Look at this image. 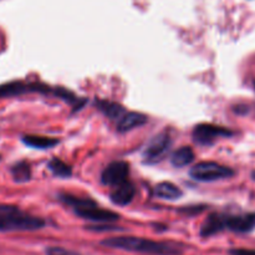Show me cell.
Returning a JSON list of instances; mask_svg holds the SVG:
<instances>
[{
    "mask_svg": "<svg viewBox=\"0 0 255 255\" xmlns=\"http://www.w3.org/2000/svg\"><path fill=\"white\" fill-rule=\"evenodd\" d=\"M106 248L121 249L126 252L143 253L149 255H181L182 249L166 242H156L138 237H114L101 242Z\"/></svg>",
    "mask_w": 255,
    "mask_h": 255,
    "instance_id": "obj_1",
    "label": "cell"
},
{
    "mask_svg": "<svg viewBox=\"0 0 255 255\" xmlns=\"http://www.w3.org/2000/svg\"><path fill=\"white\" fill-rule=\"evenodd\" d=\"M45 227V221L20 211L10 204H0V232L37 231Z\"/></svg>",
    "mask_w": 255,
    "mask_h": 255,
    "instance_id": "obj_2",
    "label": "cell"
},
{
    "mask_svg": "<svg viewBox=\"0 0 255 255\" xmlns=\"http://www.w3.org/2000/svg\"><path fill=\"white\" fill-rule=\"evenodd\" d=\"M189 174L198 182H216L231 178L234 176V171L217 162H201L191 169Z\"/></svg>",
    "mask_w": 255,
    "mask_h": 255,
    "instance_id": "obj_3",
    "label": "cell"
},
{
    "mask_svg": "<svg viewBox=\"0 0 255 255\" xmlns=\"http://www.w3.org/2000/svg\"><path fill=\"white\" fill-rule=\"evenodd\" d=\"M171 137H169V134L167 133L166 131L156 134V136L149 141V143L147 144L146 148H144V162L153 164L159 162L161 159H163V157L166 156L169 147H171Z\"/></svg>",
    "mask_w": 255,
    "mask_h": 255,
    "instance_id": "obj_4",
    "label": "cell"
},
{
    "mask_svg": "<svg viewBox=\"0 0 255 255\" xmlns=\"http://www.w3.org/2000/svg\"><path fill=\"white\" fill-rule=\"evenodd\" d=\"M232 134H233V132L224 128V127L214 126L211 124H201L194 127L192 136H193L196 143L207 146V144L213 143L218 137H229Z\"/></svg>",
    "mask_w": 255,
    "mask_h": 255,
    "instance_id": "obj_5",
    "label": "cell"
},
{
    "mask_svg": "<svg viewBox=\"0 0 255 255\" xmlns=\"http://www.w3.org/2000/svg\"><path fill=\"white\" fill-rule=\"evenodd\" d=\"M129 166L125 161H116L110 163L101 174V182L105 186L116 187L127 182Z\"/></svg>",
    "mask_w": 255,
    "mask_h": 255,
    "instance_id": "obj_6",
    "label": "cell"
},
{
    "mask_svg": "<svg viewBox=\"0 0 255 255\" xmlns=\"http://www.w3.org/2000/svg\"><path fill=\"white\" fill-rule=\"evenodd\" d=\"M50 87L45 86L42 84H37V82H32V84H27L24 81H11L6 82L4 85H0V97H12L19 96V95L27 94V92H41V94H46L50 92Z\"/></svg>",
    "mask_w": 255,
    "mask_h": 255,
    "instance_id": "obj_7",
    "label": "cell"
},
{
    "mask_svg": "<svg viewBox=\"0 0 255 255\" xmlns=\"http://www.w3.org/2000/svg\"><path fill=\"white\" fill-rule=\"evenodd\" d=\"M226 226L236 233H249L255 229V213L227 217Z\"/></svg>",
    "mask_w": 255,
    "mask_h": 255,
    "instance_id": "obj_8",
    "label": "cell"
},
{
    "mask_svg": "<svg viewBox=\"0 0 255 255\" xmlns=\"http://www.w3.org/2000/svg\"><path fill=\"white\" fill-rule=\"evenodd\" d=\"M75 213L77 214L79 217L84 219H89V221H94V222H115L117 219H120V216L115 212L111 211H106V209L99 208L97 206H92L89 207V208H84V209H79V211H75Z\"/></svg>",
    "mask_w": 255,
    "mask_h": 255,
    "instance_id": "obj_9",
    "label": "cell"
},
{
    "mask_svg": "<svg viewBox=\"0 0 255 255\" xmlns=\"http://www.w3.org/2000/svg\"><path fill=\"white\" fill-rule=\"evenodd\" d=\"M134 193H136L134 186L127 181L125 183L114 187L111 194H110V198L116 206H127L132 202Z\"/></svg>",
    "mask_w": 255,
    "mask_h": 255,
    "instance_id": "obj_10",
    "label": "cell"
},
{
    "mask_svg": "<svg viewBox=\"0 0 255 255\" xmlns=\"http://www.w3.org/2000/svg\"><path fill=\"white\" fill-rule=\"evenodd\" d=\"M147 116L139 112H126L117 122V131L119 132H128L136 127L143 126L147 122Z\"/></svg>",
    "mask_w": 255,
    "mask_h": 255,
    "instance_id": "obj_11",
    "label": "cell"
},
{
    "mask_svg": "<svg viewBox=\"0 0 255 255\" xmlns=\"http://www.w3.org/2000/svg\"><path fill=\"white\" fill-rule=\"evenodd\" d=\"M226 218L227 217L221 216L218 213H213L206 219L201 228V236L203 238H209V237L214 236V234L219 233L223 229L227 228L226 226Z\"/></svg>",
    "mask_w": 255,
    "mask_h": 255,
    "instance_id": "obj_12",
    "label": "cell"
},
{
    "mask_svg": "<svg viewBox=\"0 0 255 255\" xmlns=\"http://www.w3.org/2000/svg\"><path fill=\"white\" fill-rule=\"evenodd\" d=\"M182 191L171 182H162L154 187V196L159 199H166V201H176L179 197H182Z\"/></svg>",
    "mask_w": 255,
    "mask_h": 255,
    "instance_id": "obj_13",
    "label": "cell"
},
{
    "mask_svg": "<svg viewBox=\"0 0 255 255\" xmlns=\"http://www.w3.org/2000/svg\"><path fill=\"white\" fill-rule=\"evenodd\" d=\"M96 106L99 107L100 111L111 120H120L125 114L126 110L121 106V105L116 104V102L106 101V100H99L96 101Z\"/></svg>",
    "mask_w": 255,
    "mask_h": 255,
    "instance_id": "obj_14",
    "label": "cell"
},
{
    "mask_svg": "<svg viewBox=\"0 0 255 255\" xmlns=\"http://www.w3.org/2000/svg\"><path fill=\"white\" fill-rule=\"evenodd\" d=\"M194 159V152L191 147L183 146L173 152L171 157V163L177 168H182L191 164Z\"/></svg>",
    "mask_w": 255,
    "mask_h": 255,
    "instance_id": "obj_15",
    "label": "cell"
},
{
    "mask_svg": "<svg viewBox=\"0 0 255 255\" xmlns=\"http://www.w3.org/2000/svg\"><path fill=\"white\" fill-rule=\"evenodd\" d=\"M22 142H24L27 147H31V148L47 149V148H51V147L56 146V144L59 143V139L50 138V137L26 134V136L22 137Z\"/></svg>",
    "mask_w": 255,
    "mask_h": 255,
    "instance_id": "obj_16",
    "label": "cell"
},
{
    "mask_svg": "<svg viewBox=\"0 0 255 255\" xmlns=\"http://www.w3.org/2000/svg\"><path fill=\"white\" fill-rule=\"evenodd\" d=\"M10 173H11L12 179L16 183H25V182H29L30 178H31V168H30V164L26 161L16 162L10 168Z\"/></svg>",
    "mask_w": 255,
    "mask_h": 255,
    "instance_id": "obj_17",
    "label": "cell"
},
{
    "mask_svg": "<svg viewBox=\"0 0 255 255\" xmlns=\"http://www.w3.org/2000/svg\"><path fill=\"white\" fill-rule=\"evenodd\" d=\"M47 168L52 172L54 176L59 177V178H69L72 173L71 167H70L69 164L65 163L64 161H61V159L56 158V157L52 158L51 161L47 163Z\"/></svg>",
    "mask_w": 255,
    "mask_h": 255,
    "instance_id": "obj_18",
    "label": "cell"
},
{
    "mask_svg": "<svg viewBox=\"0 0 255 255\" xmlns=\"http://www.w3.org/2000/svg\"><path fill=\"white\" fill-rule=\"evenodd\" d=\"M60 199H61L64 203L69 204L70 207L74 208V211H79V209L89 208V207L96 206L92 199L90 198H77V197L71 196V194H60Z\"/></svg>",
    "mask_w": 255,
    "mask_h": 255,
    "instance_id": "obj_19",
    "label": "cell"
},
{
    "mask_svg": "<svg viewBox=\"0 0 255 255\" xmlns=\"http://www.w3.org/2000/svg\"><path fill=\"white\" fill-rule=\"evenodd\" d=\"M45 253H46V255H81L76 253V252L69 251V249L65 248H60V247H49V248H46Z\"/></svg>",
    "mask_w": 255,
    "mask_h": 255,
    "instance_id": "obj_20",
    "label": "cell"
},
{
    "mask_svg": "<svg viewBox=\"0 0 255 255\" xmlns=\"http://www.w3.org/2000/svg\"><path fill=\"white\" fill-rule=\"evenodd\" d=\"M231 255H255V249L247 248H234L229 251Z\"/></svg>",
    "mask_w": 255,
    "mask_h": 255,
    "instance_id": "obj_21",
    "label": "cell"
},
{
    "mask_svg": "<svg viewBox=\"0 0 255 255\" xmlns=\"http://www.w3.org/2000/svg\"><path fill=\"white\" fill-rule=\"evenodd\" d=\"M87 229L90 231H95V232H102V231H117V227L114 226H91V227H87Z\"/></svg>",
    "mask_w": 255,
    "mask_h": 255,
    "instance_id": "obj_22",
    "label": "cell"
},
{
    "mask_svg": "<svg viewBox=\"0 0 255 255\" xmlns=\"http://www.w3.org/2000/svg\"><path fill=\"white\" fill-rule=\"evenodd\" d=\"M252 177H253V179L255 181V171L253 172V174H252Z\"/></svg>",
    "mask_w": 255,
    "mask_h": 255,
    "instance_id": "obj_23",
    "label": "cell"
},
{
    "mask_svg": "<svg viewBox=\"0 0 255 255\" xmlns=\"http://www.w3.org/2000/svg\"><path fill=\"white\" fill-rule=\"evenodd\" d=\"M0 159H1V157H0Z\"/></svg>",
    "mask_w": 255,
    "mask_h": 255,
    "instance_id": "obj_24",
    "label": "cell"
}]
</instances>
